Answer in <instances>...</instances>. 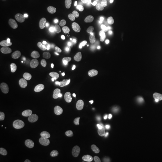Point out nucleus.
Instances as JSON below:
<instances>
[{
	"label": "nucleus",
	"mask_w": 162,
	"mask_h": 162,
	"mask_svg": "<svg viewBox=\"0 0 162 162\" xmlns=\"http://www.w3.org/2000/svg\"><path fill=\"white\" fill-rule=\"evenodd\" d=\"M42 106L41 103L37 101H33L29 103L23 108V113L27 118H35L41 112Z\"/></svg>",
	"instance_id": "423d86ee"
},
{
	"label": "nucleus",
	"mask_w": 162,
	"mask_h": 162,
	"mask_svg": "<svg viewBox=\"0 0 162 162\" xmlns=\"http://www.w3.org/2000/svg\"><path fill=\"white\" fill-rule=\"evenodd\" d=\"M100 90L99 89H96V90L95 91L94 93V94H93V99L95 100L99 99L100 97Z\"/></svg>",
	"instance_id": "7c9ffc66"
},
{
	"label": "nucleus",
	"mask_w": 162,
	"mask_h": 162,
	"mask_svg": "<svg viewBox=\"0 0 162 162\" xmlns=\"http://www.w3.org/2000/svg\"><path fill=\"white\" fill-rule=\"evenodd\" d=\"M85 113L91 117H99L101 115V109L98 105L89 104L85 108Z\"/></svg>",
	"instance_id": "f3484780"
},
{
	"label": "nucleus",
	"mask_w": 162,
	"mask_h": 162,
	"mask_svg": "<svg viewBox=\"0 0 162 162\" xmlns=\"http://www.w3.org/2000/svg\"><path fill=\"white\" fill-rule=\"evenodd\" d=\"M14 81V83L16 85H17V86H20V85H21V79L19 77H18V76H16V77L14 78V79L13 80Z\"/></svg>",
	"instance_id": "2f4dec72"
},
{
	"label": "nucleus",
	"mask_w": 162,
	"mask_h": 162,
	"mask_svg": "<svg viewBox=\"0 0 162 162\" xmlns=\"http://www.w3.org/2000/svg\"><path fill=\"white\" fill-rule=\"evenodd\" d=\"M127 127L128 128V129H129L130 130H133L135 129V127H136V124L130 122V121H125L124 122Z\"/></svg>",
	"instance_id": "cd10ccee"
},
{
	"label": "nucleus",
	"mask_w": 162,
	"mask_h": 162,
	"mask_svg": "<svg viewBox=\"0 0 162 162\" xmlns=\"http://www.w3.org/2000/svg\"><path fill=\"white\" fill-rule=\"evenodd\" d=\"M74 92L83 100L89 101L93 99V95L91 91L88 90H85L83 87L80 83L77 84L74 87Z\"/></svg>",
	"instance_id": "4468645a"
},
{
	"label": "nucleus",
	"mask_w": 162,
	"mask_h": 162,
	"mask_svg": "<svg viewBox=\"0 0 162 162\" xmlns=\"http://www.w3.org/2000/svg\"><path fill=\"white\" fill-rule=\"evenodd\" d=\"M154 10V3L151 2L149 6V12L152 13Z\"/></svg>",
	"instance_id": "72a5a7b5"
},
{
	"label": "nucleus",
	"mask_w": 162,
	"mask_h": 162,
	"mask_svg": "<svg viewBox=\"0 0 162 162\" xmlns=\"http://www.w3.org/2000/svg\"><path fill=\"white\" fill-rule=\"evenodd\" d=\"M1 103L7 108H17L22 106L23 103V99L15 94L7 93L1 98Z\"/></svg>",
	"instance_id": "20e7f679"
},
{
	"label": "nucleus",
	"mask_w": 162,
	"mask_h": 162,
	"mask_svg": "<svg viewBox=\"0 0 162 162\" xmlns=\"http://www.w3.org/2000/svg\"><path fill=\"white\" fill-rule=\"evenodd\" d=\"M109 61L110 64L114 67H118L123 63L122 58L118 51L115 49H112L109 52Z\"/></svg>",
	"instance_id": "a211bd4d"
},
{
	"label": "nucleus",
	"mask_w": 162,
	"mask_h": 162,
	"mask_svg": "<svg viewBox=\"0 0 162 162\" xmlns=\"http://www.w3.org/2000/svg\"><path fill=\"white\" fill-rule=\"evenodd\" d=\"M31 39L39 45H45L50 40V35L44 28L39 27H34L30 32Z\"/></svg>",
	"instance_id": "f257e3e1"
},
{
	"label": "nucleus",
	"mask_w": 162,
	"mask_h": 162,
	"mask_svg": "<svg viewBox=\"0 0 162 162\" xmlns=\"http://www.w3.org/2000/svg\"><path fill=\"white\" fill-rule=\"evenodd\" d=\"M81 127L83 131L87 134H91L93 130V124L90 119L85 118L82 121Z\"/></svg>",
	"instance_id": "4be33fe9"
},
{
	"label": "nucleus",
	"mask_w": 162,
	"mask_h": 162,
	"mask_svg": "<svg viewBox=\"0 0 162 162\" xmlns=\"http://www.w3.org/2000/svg\"><path fill=\"white\" fill-rule=\"evenodd\" d=\"M143 6V0H131L130 3V8L132 16L136 18L140 16L142 12Z\"/></svg>",
	"instance_id": "2eb2a0df"
},
{
	"label": "nucleus",
	"mask_w": 162,
	"mask_h": 162,
	"mask_svg": "<svg viewBox=\"0 0 162 162\" xmlns=\"http://www.w3.org/2000/svg\"><path fill=\"white\" fill-rule=\"evenodd\" d=\"M46 154L50 159L57 161L63 157V151L59 147L51 145L47 148Z\"/></svg>",
	"instance_id": "ddd939ff"
},
{
	"label": "nucleus",
	"mask_w": 162,
	"mask_h": 162,
	"mask_svg": "<svg viewBox=\"0 0 162 162\" xmlns=\"http://www.w3.org/2000/svg\"><path fill=\"white\" fill-rule=\"evenodd\" d=\"M46 124V123H45V122H44V123H43V125H45Z\"/></svg>",
	"instance_id": "603ef678"
},
{
	"label": "nucleus",
	"mask_w": 162,
	"mask_h": 162,
	"mask_svg": "<svg viewBox=\"0 0 162 162\" xmlns=\"http://www.w3.org/2000/svg\"><path fill=\"white\" fill-rule=\"evenodd\" d=\"M61 112L67 117H74L79 114L80 109L78 105L74 102L67 101L63 106Z\"/></svg>",
	"instance_id": "1a4fd4ad"
},
{
	"label": "nucleus",
	"mask_w": 162,
	"mask_h": 162,
	"mask_svg": "<svg viewBox=\"0 0 162 162\" xmlns=\"http://www.w3.org/2000/svg\"><path fill=\"white\" fill-rule=\"evenodd\" d=\"M149 120L152 123H158L162 120V105L157 104L153 107L148 114Z\"/></svg>",
	"instance_id": "9b49d317"
},
{
	"label": "nucleus",
	"mask_w": 162,
	"mask_h": 162,
	"mask_svg": "<svg viewBox=\"0 0 162 162\" xmlns=\"http://www.w3.org/2000/svg\"><path fill=\"white\" fill-rule=\"evenodd\" d=\"M136 160V159H127L125 160V162H135Z\"/></svg>",
	"instance_id": "de8ad7c7"
},
{
	"label": "nucleus",
	"mask_w": 162,
	"mask_h": 162,
	"mask_svg": "<svg viewBox=\"0 0 162 162\" xmlns=\"http://www.w3.org/2000/svg\"><path fill=\"white\" fill-rule=\"evenodd\" d=\"M116 43H117V41H116V40L114 39H110L109 40V45L110 46H114V45L116 44Z\"/></svg>",
	"instance_id": "c9c22d12"
},
{
	"label": "nucleus",
	"mask_w": 162,
	"mask_h": 162,
	"mask_svg": "<svg viewBox=\"0 0 162 162\" xmlns=\"http://www.w3.org/2000/svg\"><path fill=\"white\" fill-rule=\"evenodd\" d=\"M24 87L22 84L20 86H17L13 81H6L0 85V90L6 93L14 94L23 91Z\"/></svg>",
	"instance_id": "6e6552de"
},
{
	"label": "nucleus",
	"mask_w": 162,
	"mask_h": 162,
	"mask_svg": "<svg viewBox=\"0 0 162 162\" xmlns=\"http://www.w3.org/2000/svg\"><path fill=\"white\" fill-rule=\"evenodd\" d=\"M102 133H103V135L104 136H106L107 134H108V129L106 127H103V129H102Z\"/></svg>",
	"instance_id": "ea45409f"
},
{
	"label": "nucleus",
	"mask_w": 162,
	"mask_h": 162,
	"mask_svg": "<svg viewBox=\"0 0 162 162\" xmlns=\"http://www.w3.org/2000/svg\"><path fill=\"white\" fill-rule=\"evenodd\" d=\"M122 75H123V77L125 79H129L130 78V74L129 72L126 70H124L123 71Z\"/></svg>",
	"instance_id": "c85d7f7f"
},
{
	"label": "nucleus",
	"mask_w": 162,
	"mask_h": 162,
	"mask_svg": "<svg viewBox=\"0 0 162 162\" xmlns=\"http://www.w3.org/2000/svg\"><path fill=\"white\" fill-rule=\"evenodd\" d=\"M153 16H154V18H156L160 22L162 23V10H156L153 13Z\"/></svg>",
	"instance_id": "bb28decb"
},
{
	"label": "nucleus",
	"mask_w": 162,
	"mask_h": 162,
	"mask_svg": "<svg viewBox=\"0 0 162 162\" xmlns=\"http://www.w3.org/2000/svg\"><path fill=\"white\" fill-rule=\"evenodd\" d=\"M92 37L88 35L83 36L80 40L78 45V52L81 58H85L89 56V48L92 44Z\"/></svg>",
	"instance_id": "0eeeda50"
},
{
	"label": "nucleus",
	"mask_w": 162,
	"mask_h": 162,
	"mask_svg": "<svg viewBox=\"0 0 162 162\" xmlns=\"http://www.w3.org/2000/svg\"><path fill=\"white\" fill-rule=\"evenodd\" d=\"M151 135V132L150 130L147 131L145 134V136H143V139H144L145 140H147V139H148L150 138Z\"/></svg>",
	"instance_id": "473e14b6"
},
{
	"label": "nucleus",
	"mask_w": 162,
	"mask_h": 162,
	"mask_svg": "<svg viewBox=\"0 0 162 162\" xmlns=\"http://www.w3.org/2000/svg\"><path fill=\"white\" fill-rule=\"evenodd\" d=\"M143 54L147 60L153 65L159 64L161 61V55L157 49L154 46L146 45L143 48Z\"/></svg>",
	"instance_id": "7ed1b4c3"
},
{
	"label": "nucleus",
	"mask_w": 162,
	"mask_h": 162,
	"mask_svg": "<svg viewBox=\"0 0 162 162\" xmlns=\"http://www.w3.org/2000/svg\"><path fill=\"white\" fill-rule=\"evenodd\" d=\"M94 20L98 25L103 28L110 26L112 23V16L103 12L97 13L94 16Z\"/></svg>",
	"instance_id": "9d476101"
},
{
	"label": "nucleus",
	"mask_w": 162,
	"mask_h": 162,
	"mask_svg": "<svg viewBox=\"0 0 162 162\" xmlns=\"http://www.w3.org/2000/svg\"><path fill=\"white\" fill-rule=\"evenodd\" d=\"M143 119V117L141 114H131L127 115L124 118V122L125 121H130L135 124H137L139 123Z\"/></svg>",
	"instance_id": "b1692460"
},
{
	"label": "nucleus",
	"mask_w": 162,
	"mask_h": 162,
	"mask_svg": "<svg viewBox=\"0 0 162 162\" xmlns=\"http://www.w3.org/2000/svg\"><path fill=\"white\" fill-rule=\"evenodd\" d=\"M110 100L112 101V103L114 104L121 105L123 104V100L121 97H120L118 95H117L115 93H111L109 96Z\"/></svg>",
	"instance_id": "393cba45"
},
{
	"label": "nucleus",
	"mask_w": 162,
	"mask_h": 162,
	"mask_svg": "<svg viewBox=\"0 0 162 162\" xmlns=\"http://www.w3.org/2000/svg\"><path fill=\"white\" fill-rule=\"evenodd\" d=\"M145 82V83L148 85H151L152 83V80L151 78H147Z\"/></svg>",
	"instance_id": "a19ab883"
},
{
	"label": "nucleus",
	"mask_w": 162,
	"mask_h": 162,
	"mask_svg": "<svg viewBox=\"0 0 162 162\" xmlns=\"http://www.w3.org/2000/svg\"><path fill=\"white\" fill-rule=\"evenodd\" d=\"M78 129V124L74 119L67 118L61 123L60 126V132L64 136H70L73 134Z\"/></svg>",
	"instance_id": "39448f33"
},
{
	"label": "nucleus",
	"mask_w": 162,
	"mask_h": 162,
	"mask_svg": "<svg viewBox=\"0 0 162 162\" xmlns=\"http://www.w3.org/2000/svg\"><path fill=\"white\" fill-rule=\"evenodd\" d=\"M38 162H53L52 159H50L49 157H41Z\"/></svg>",
	"instance_id": "c756f323"
},
{
	"label": "nucleus",
	"mask_w": 162,
	"mask_h": 162,
	"mask_svg": "<svg viewBox=\"0 0 162 162\" xmlns=\"http://www.w3.org/2000/svg\"><path fill=\"white\" fill-rule=\"evenodd\" d=\"M99 150L105 156H108L110 160L115 157L118 154V148L114 145L105 143L99 147Z\"/></svg>",
	"instance_id": "f8f14e48"
},
{
	"label": "nucleus",
	"mask_w": 162,
	"mask_h": 162,
	"mask_svg": "<svg viewBox=\"0 0 162 162\" xmlns=\"http://www.w3.org/2000/svg\"><path fill=\"white\" fill-rule=\"evenodd\" d=\"M136 35L143 41H148L151 39L150 34L145 28L139 27L136 30Z\"/></svg>",
	"instance_id": "412c9836"
},
{
	"label": "nucleus",
	"mask_w": 162,
	"mask_h": 162,
	"mask_svg": "<svg viewBox=\"0 0 162 162\" xmlns=\"http://www.w3.org/2000/svg\"><path fill=\"white\" fill-rule=\"evenodd\" d=\"M98 60L102 64H107L109 62H110L109 54H106L105 53L101 54L99 57Z\"/></svg>",
	"instance_id": "a878e982"
},
{
	"label": "nucleus",
	"mask_w": 162,
	"mask_h": 162,
	"mask_svg": "<svg viewBox=\"0 0 162 162\" xmlns=\"http://www.w3.org/2000/svg\"><path fill=\"white\" fill-rule=\"evenodd\" d=\"M124 59L127 65L131 67L137 66L140 62L139 57L133 52H129L125 54Z\"/></svg>",
	"instance_id": "6ab92c4d"
},
{
	"label": "nucleus",
	"mask_w": 162,
	"mask_h": 162,
	"mask_svg": "<svg viewBox=\"0 0 162 162\" xmlns=\"http://www.w3.org/2000/svg\"><path fill=\"white\" fill-rule=\"evenodd\" d=\"M46 118H47V120L49 121H51V116L49 115H48Z\"/></svg>",
	"instance_id": "09e8293b"
},
{
	"label": "nucleus",
	"mask_w": 162,
	"mask_h": 162,
	"mask_svg": "<svg viewBox=\"0 0 162 162\" xmlns=\"http://www.w3.org/2000/svg\"><path fill=\"white\" fill-rule=\"evenodd\" d=\"M21 133L22 137V142L23 144L25 145H29L30 143H31L33 139L34 134L32 129L30 127H23L21 130Z\"/></svg>",
	"instance_id": "dca6fc26"
},
{
	"label": "nucleus",
	"mask_w": 162,
	"mask_h": 162,
	"mask_svg": "<svg viewBox=\"0 0 162 162\" xmlns=\"http://www.w3.org/2000/svg\"><path fill=\"white\" fill-rule=\"evenodd\" d=\"M109 107L110 108H111L112 109H114V110H118V108H117V107H115V106H114L113 105H112V104H110L109 105Z\"/></svg>",
	"instance_id": "49530a36"
},
{
	"label": "nucleus",
	"mask_w": 162,
	"mask_h": 162,
	"mask_svg": "<svg viewBox=\"0 0 162 162\" xmlns=\"http://www.w3.org/2000/svg\"><path fill=\"white\" fill-rule=\"evenodd\" d=\"M145 28L150 34V35L155 36L159 32V29L156 24L152 21L147 22L145 25Z\"/></svg>",
	"instance_id": "5701e85b"
},
{
	"label": "nucleus",
	"mask_w": 162,
	"mask_h": 162,
	"mask_svg": "<svg viewBox=\"0 0 162 162\" xmlns=\"http://www.w3.org/2000/svg\"><path fill=\"white\" fill-rule=\"evenodd\" d=\"M131 101H133V102H136V101H138V100H139V97L138 96L136 95V94H133L132 96L131 97V99H130Z\"/></svg>",
	"instance_id": "f704fd0d"
},
{
	"label": "nucleus",
	"mask_w": 162,
	"mask_h": 162,
	"mask_svg": "<svg viewBox=\"0 0 162 162\" xmlns=\"http://www.w3.org/2000/svg\"><path fill=\"white\" fill-rule=\"evenodd\" d=\"M159 96L160 97H162V86L160 88L159 91Z\"/></svg>",
	"instance_id": "a18cd8bd"
},
{
	"label": "nucleus",
	"mask_w": 162,
	"mask_h": 162,
	"mask_svg": "<svg viewBox=\"0 0 162 162\" xmlns=\"http://www.w3.org/2000/svg\"><path fill=\"white\" fill-rule=\"evenodd\" d=\"M123 150H124V151H125V152L129 151V150H130V147H129V145H127L124 146V147H123Z\"/></svg>",
	"instance_id": "37998d69"
},
{
	"label": "nucleus",
	"mask_w": 162,
	"mask_h": 162,
	"mask_svg": "<svg viewBox=\"0 0 162 162\" xmlns=\"http://www.w3.org/2000/svg\"><path fill=\"white\" fill-rule=\"evenodd\" d=\"M135 89H136V90L137 91L141 92V91H142V90H143V87L141 85H140V84H138V85H136Z\"/></svg>",
	"instance_id": "58836bf2"
},
{
	"label": "nucleus",
	"mask_w": 162,
	"mask_h": 162,
	"mask_svg": "<svg viewBox=\"0 0 162 162\" xmlns=\"http://www.w3.org/2000/svg\"><path fill=\"white\" fill-rule=\"evenodd\" d=\"M109 160H110V159H109V158L108 156H105L103 157V160H104L105 162H108Z\"/></svg>",
	"instance_id": "c03bdc74"
},
{
	"label": "nucleus",
	"mask_w": 162,
	"mask_h": 162,
	"mask_svg": "<svg viewBox=\"0 0 162 162\" xmlns=\"http://www.w3.org/2000/svg\"><path fill=\"white\" fill-rule=\"evenodd\" d=\"M18 47L20 52L25 57L31 58L36 55V49L31 43V41L25 37H20L17 41Z\"/></svg>",
	"instance_id": "f03ea898"
},
{
	"label": "nucleus",
	"mask_w": 162,
	"mask_h": 162,
	"mask_svg": "<svg viewBox=\"0 0 162 162\" xmlns=\"http://www.w3.org/2000/svg\"><path fill=\"white\" fill-rule=\"evenodd\" d=\"M91 51L93 54H96L98 51V48L96 46H93L91 49Z\"/></svg>",
	"instance_id": "79ce46f5"
},
{
	"label": "nucleus",
	"mask_w": 162,
	"mask_h": 162,
	"mask_svg": "<svg viewBox=\"0 0 162 162\" xmlns=\"http://www.w3.org/2000/svg\"><path fill=\"white\" fill-rule=\"evenodd\" d=\"M135 162H141V159H140V158L138 159L137 160H136V161H135Z\"/></svg>",
	"instance_id": "8fccbe9b"
},
{
	"label": "nucleus",
	"mask_w": 162,
	"mask_h": 162,
	"mask_svg": "<svg viewBox=\"0 0 162 162\" xmlns=\"http://www.w3.org/2000/svg\"><path fill=\"white\" fill-rule=\"evenodd\" d=\"M48 32L50 35H53V34H55L56 30L54 28H49L48 30Z\"/></svg>",
	"instance_id": "e433bc0d"
},
{
	"label": "nucleus",
	"mask_w": 162,
	"mask_h": 162,
	"mask_svg": "<svg viewBox=\"0 0 162 162\" xmlns=\"http://www.w3.org/2000/svg\"><path fill=\"white\" fill-rule=\"evenodd\" d=\"M141 80L143 81V77H142H142H141Z\"/></svg>",
	"instance_id": "3c124183"
},
{
	"label": "nucleus",
	"mask_w": 162,
	"mask_h": 162,
	"mask_svg": "<svg viewBox=\"0 0 162 162\" xmlns=\"http://www.w3.org/2000/svg\"><path fill=\"white\" fill-rule=\"evenodd\" d=\"M85 87L87 89H92L93 88V84L90 82H87L85 83Z\"/></svg>",
	"instance_id": "4c0bfd02"
},
{
	"label": "nucleus",
	"mask_w": 162,
	"mask_h": 162,
	"mask_svg": "<svg viewBox=\"0 0 162 162\" xmlns=\"http://www.w3.org/2000/svg\"><path fill=\"white\" fill-rule=\"evenodd\" d=\"M161 1H162V0H161Z\"/></svg>",
	"instance_id": "864d4df0"
},
{
	"label": "nucleus",
	"mask_w": 162,
	"mask_h": 162,
	"mask_svg": "<svg viewBox=\"0 0 162 162\" xmlns=\"http://www.w3.org/2000/svg\"><path fill=\"white\" fill-rule=\"evenodd\" d=\"M133 47L132 42L129 39H124L122 40L118 46V50H120L122 53H125L130 50Z\"/></svg>",
	"instance_id": "aec40b11"
}]
</instances>
